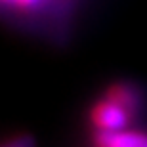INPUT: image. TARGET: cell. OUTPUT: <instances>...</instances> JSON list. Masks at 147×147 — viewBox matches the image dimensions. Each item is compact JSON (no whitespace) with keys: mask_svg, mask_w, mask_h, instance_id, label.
I'll return each instance as SVG.
<instances>
[{"mask_svg":"<svg viewBox=\"0 0 147 147\" xmlns=\"http://www.w3.org/2000/svg\"><path fill=\"white\" fill-rule=\"evenodd\" d=\"M105 96L113 98L115 101H119L130 111L132 115H136L140 109V101H142V96L138 94L136 86L132 84H126V82H117V84H111L107 90H105Z\"/></svg>","mask_w":147,"mask_h":147,"instance_id":"3","label":"cell"},{"mask_svg":"<svg viewBox=\"0 0 147 147\" xmlns=\"http://www.w3.org/2000/svg\"><path fill=\"white\" fill-rule=\"evenodd\" d=\"M132 119H134V115L124 105L115 101L113 98L105 96V94L90 109V124L96 130V134L128 130V126L132 124Z\"/></svg>","mask_w":147,"mask_h":147,"instance_id":"1","label":"cell"},{"mask_svg":"<svg viewBox=\"0 0 147 147\" xmlns=\"http://www.w3.org/2000/svg\"><path fill=\"white\" fill-rule=\"evenodd\" d=\"M0 147H33V142L29 138H17V140H11V142L4 143Z\"/></svg>","mask_w":147,"mask_h":147,"instance_id":"5","label":"cell"},{"mask_svg":"<svg viewBox=\"0 0 147 147\" xmlns=\"http://www.w3.org/2000/svg\"><path fill=\"white\" fill-rule=\"evenodd\" d=\"M44 0H0V8L16 11H33L42 6Z\"/></svg>","mask_w":147,"mask_h":147,"instance_id":"4","label":"cell"},{"mask_svg":"<svg viewBox=\"0 0 147 147\" xmlns=\"http://www.w3.org/2000/svg\"><path fill=\"white\" fill-rule=\"evenodd\" d=\"M96 147H147V134L138 130H120L109 134H96Z\"/></svg>","mask_w":147,"mask_h":147,"instance_id":"2","label":"cell"}]
</instances>
